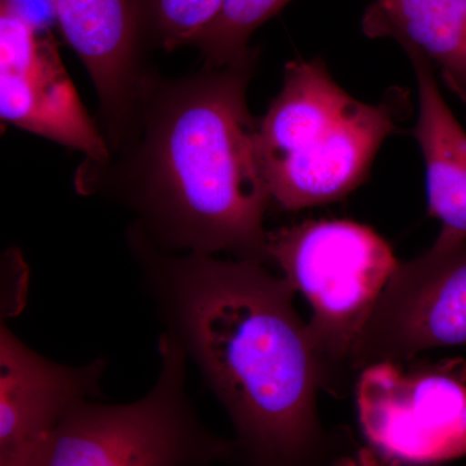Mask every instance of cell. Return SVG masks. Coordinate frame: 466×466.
<instances>
[{
	"label": "cell",
	"instance_id": "cell-1",
	"mask_svg": "<svg viewBox=\"0 0 466 466\" xmlns=\"http://www.w3.org/2000/svg\"><path fill=\"white\" fill-rule=\"evenodd\" d=\"M130 242L167 333L231 417L238 462L329 466L357 447L319 416L324 373L287 279L258 260L174 256L134 227Z\"/></svg>",
	"mask_w": 466,
	"mask_h": 466
},
{
	"label": "cell",
	"instance_id": "cell-2",
	"mask_svg": "<svg viewBox=\"0 0 466 466\" xmlns=\"http://www.w3.org/2000/svg\"><path fill=\"white\" fill-rule=\"evenodd\" d=\"M257 60L258 51L171 81L144 73L109 161L84 164L79 191L127 205L134 228L158 249L269 263L272 198L247 101Z\"/></svg>",
	"mask_w": 466,
	"mask_h": 466
},
{
	"label": "cell",
	"instance_id": "cell-3",
	"mask_svg": "<svg viewBox=\"0 0 466 466\" xmlns=\"http://www.w3.org/2000/svg\"><path fill=\"white\" fill-rule=\"evenodd\" d=\"M407 92L381 103L354 99L321 58L290 61L284 84L258 122L257 144L272 202L299 211L342 200L366 182L382 143L401 133Z\"/></svg>",
	"mask_w": 466,
	"mask_h": 466
},
{
	"label": "cell",
	"instance_id": "cell-4",
	"mask_svg": "<svg viewBox=\"0 0 466 466\" xmlns=\"http://www.w3.org/2000/svg\"><path fill=\"white\" fill-rule=\"evenodd\" d=\"M267 254L312 308L309 333L325 390L346 397L357 385L351 360L398 260L370 227L350 220H305L267 235Z\"/></svg>",
	"mask_w": 466,
	"mask_h": 466
},
{
	"label": "cell",
	"instance_id": "cell-5",
	"mask_svg": "<svg viewBox=\"0 0 466 466\" xmlns=\"http://www.w3.org/2000/svg\"><path fill=\"white\" fill-rule=\"evenodd\" d=\"M157 382L128 404L79 401L24 466H208L238 462L235 441L201 424L186 391L187 355L159 337Z\"/></svg>",
	"mask_w": 466,
	"mask_h": 466
},
{
	"label": "cell",
	"instance_id": "cell-6",
	"mask_svg": "<svg viewBox=\"0 0 466 466\" xmlns=\"http://www.w3.org/2000/svg\"><path fill=\"white\" fill-rule=\"evenodd\" d=\"M368 446L401 466H433L466 456V361L380 363L355 385Z\"/></svg>",
	"mask_w": 466,
	"mask_h": 466
},
{
	"label": "cell",
	"instance_id": "cell-7",
	"mask_svg": "<svg viewBox=\"0 0 466 466\" xmlns=\"http://www.w3.org/2000/svg\"><path fill=\"white\" fill-rule=\"evenodd\" d=\"M437 348H466V242L435 240L398 263L354 350L352 373Z\"/></svg>",
	"mask_w": 466,
	"mask_h": 466
},
{
	"label": "cell",
	"instance_id": "cell-8",
	"mask_svg": "<svg viewBox=\"0 0 466 466\" xmlns=\"http://www.w3.org/2000/svg\"><path fill=\"white\" fill-rule=\"evenodd\" d=\"M0 116L3 124L84 153L85 164L109 161L108 140L86 112L48 27L17 0H0Z\"/></svg>",
	"mask_w": 466,
	"mask_h": 466
},
{
	"label": "cell",
	"instance_id": "cell-9",
	"mask_svg": "<svg viewBox=\"0 0 466 466\" xmlns=\"http://www.w3.org/2000/svg\"><path fill=\"white\" fill-rule=\"evenodd\" d=\"M103 359L84 367L36 354L0 328V466H24L36 447L79 401L100 394Z\"/></svg>",
	"mask_w": 466,
	"mask_h": 466
},
{
	"label": "cell",
	"instance_id": "cell-10",
	"mask_svg": "<svg viewBox=\"0 0 466 466\" xmlns=\"http://www.w3.org/2000/svg\"><path fill=\"white\" fill-rule=\"evenodd\" d=\"M64 39L87 67L109 146L124 131L144 70L134 0H48Z\"/></svg>",
	"mask_w": 466,
	"mask_h": 466
},
{
	"label": "cell",
	"instance_id": "cell-11",
	"mask_svg": "<svg viewBox=\"0 0 466 466\" xmlns=\"http://www.w3.org/2000/svg\"><path fill=\"white\" fill-rule=\"evenodd\" d=\"M419 87V118L412 130L425 162L429 217L441 223L437 240L466 242V131L441 96L433 67L407 54Z\"/></svg>",
	"mask_w": 466,
	"mask_h": 466
},
{
	"label": "cell",
	"instance_id": "cell-12",
	"mask_svg": "<svg viewBox=\"0 0 466 466\" xmlns=\"http://www.w3.org/2000/svg\"><path fill=\"white\" fill-rule=\"evenodd\" d=\"M360 25L368 38L424 58L466 104V0H373Z\"/></svg>",
	"mask_w": 466,
	"mask_h": 466
},
{
	"label": "cell",
	"instance_id": "cell-13",
	"mask_svg": "<svg viewBox=\"0 0 466 466\" xmlns=\"http://www.w3.org/2000/svg\"><path fill=\"white\" fill-rule=\"evenodd\" d=\"M290 0H226L219 16L192 46L200 48L205 66H227L256 54L251 35Z\"/></svg>",
	"mask_w": 466,
	"mask_h": 466
},
{
	"label": "cell",
	"instance_id": "cell-14",
	"mask_svg": "<svg viewBox=\"0 0 466 466\" xmlns=\"http://www.w3.org/2000/svg\"><path fill=\"white\" fill-rule=\"evenodd\" d=\"M140 39L174 51L193 45L216 21L226 0H134Z\"/></svg>",
	"mask_w": 466,
	"mask_h": 466
},
{
	"label": "cell",
	"instance_id": "cell-15",
	"mask_svg": "<svg viewBox=\"0 0 466 466\" xmlns=\"http://www.w3.org/2000/svg\"><path fill=\"white\" fill-rule=\"evenodd\" d=\"M329 466H401L397 460H391L377 452L370 446L355 447L334 459Z\"/></svg>",
	"mask_w": 466,
	"mask_h": 466
}]
</instances>
